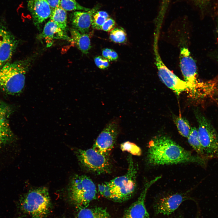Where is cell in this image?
Instances as JSON below:
<instances>
[{"instance_id": "obj_22", "label": "cell", "mask_w": 218, "mask_h": 218, "mask_svg": "<svg viewBox=\"0 0 218 218\" xmlns=\"http://www.w3.org/2000/svg\"><path fill=\"white\" fill-rule=\"evenodd\" d=\"M174 121L180 134L183 137L187 138L191 129L188 121L181 117H175Z\"/></svg>"}, {"instance_id": "obj_25", "label": "cell", "mask_w": 218, "mask_h": 218, "mask_svg": "<svg viewBox=\"0 0 218 218\" xmlns=\"http://www.w3.org/2000/svg\"><path fill=\"white\" fill-rule=\"evenodd\" d=\"M109 38L111 41L115 43H124L127 40V34L122 28H114L110 31Z\"/></svg>"}, {"instance_id": "obj_18", "label": "cell", "mask_w": 218, "mask_h": 218, "mask_svg": "<svg viewBox=\"0 0 218 218\" xmlns=\"http://www.w3.org/2000/svg\"><path fill=\"white\" fill-rule=\"evenodd\" d=\"M70 31L74 44L82 53L87 54L91 47L89 35L86 34H82L73 28H71Z\"/></svg>"}, {"instance_id": "obj_23", "label": "cell", "mask_w": 218, "mask_h": 218, "mask_svg": "<svg viewBox=\"0 0 218 218\" xmlns=\"http://www.w3.org/2000/svg\"><path fill=\"white\" fill-rule=\"evenodd\" d=\"M109 17V15L106 12L98 11L93 16L91 25L94 29L101 30L103 24Z\"/></svg>"}, {"instance_id": "obj_3", "label": "cell", "mask_w": 218, "mask_h": 218, "mask_svg": "<svg viewBox=\"0 0 218 218\" xmlns=\"http://www.w3.org/2000/svg\"><path fill=\"white\" fill-rule=\"evenodd\" d=\"M128 168L126 173L107 182L111 193V200L121 202L130 199L137 188L136 177L138 167L131 155L127 158Z\"/></svg>"}, {"instance_id": "obj_21", "label": "cell", "mask_w": 218, "mask_h": 218, "mask_svg": "<svg viewBox=\"0 0 218 218\" xmlns=\"http://www.w3.org/2000/svg\"><path fill=\"white\" fill-rule=\"evenodd\" d=\"M187 139L189 144L197 154L200 156L205 157L204 156L203 149L199 140L197 129L195 127L191 128Z\"/></svg>"}, {"instance_id": "obj_8", "label": "cell", "mask_w": 218, "mask_h": 218, "mask_svg": "<svg viewBox=\"0 0 218 218\" xmlns=\"http://www.w3.org/2000/svg\"><path fill=\"white\" fill-rule=\"evenodd\" d=\"M76 153L81 164L88 171L99 175L111 172V165L108 156L101 154L92 148L79 149Z\"/></svg>"}, {"instance_id": "obj_17", "label": "cell", "mask_w": 218, "mask_h": 218, "mask_svg": "<svg viewBox=\"0 0 218 218\" xmlns=\"http://www.w3.org/2000/svg\"><path fill=\"white\" fill-rule=\"evenodd\" d=\"M18 44L17 39L7 30L0 45V68L9 63Z\"/></svg>"}, {"instance_id": "obj_29", "label": "cell", "mask_w": 218, "mask_h": 218, "mask_svg": "<svg viewBox=\"0 0 218 218\" xmlns=\"http://www.w3.org/2000/svg\"><path fill=\"white\" fill-rule=\"evenodd\" d=\"M115 25V21L112 18L109 17L103 24L101 30L106 31H110L114 28Z\"/></svg>"}, {"instance_id": "obj_27", "label": "cell", "mask_w": 218, "mask_h": 218, "mask_svg": "<svg viewBox=\"0 0 218 218\" xmlns=\"http://www.w3.org/2000/svg\"><path fill=\"white\" fill-rule=\"evenodd\" d=\"M102 55L108 61H115L118 58V55L117 52L111 49L106 48L103 49Z\"/></svg>"}, {"instance_id": "obj_7", "label": "cell", "mask_w": 218, "mask_h": 218, "mask_svg": "<svg viewBox=\"0 0 218 218\" xmlns=\"http://www.w3.org/2000/svg\"><path fill=\"white\" fill-rule=\"evenodd\" d=\"M198 136L204 157L218 159V135L208 120L199 111L195 114Z\"/></svg>"}, {"instance_id": "obj_12", "label": "cell", "mask_w": 218, "mask_h": 218, "mask_svg": "<svg viewBox=\"0 0 218 218\" xmlns=\"http://www.w3.org/2000/svg\"><path fill=\"white\" fill-rule=\"evenodd\" d=\"M187 199L181 193H175L160 199L154 206L155 214L169 215L174 212L181 203Z\"/></svg>"}, {"instance_id": "obj_6", "label": "cell", "mask_w": 218, "mask_h": 218, "mask_svg": "<svg viewBox=\"0 0 218 218\" xmlns=\"http://www.w3.org/2000/svg\"><path fill=\"white\" fill-rule=\"evenodd\" d=\"M68 191L71 201L80 208L87 207L95 198L97 192L96 185L90 177L78 175L71 179Z\"/></svg>"}, {"instance_id": "obj_2", "label": "cell", "mask_w": 218, "mask_h": 218, "mask_svg": "<svg viewBox=\"0 0 218 218\" xmlns=\"http://www.w3.org/2000/svg\"><path fill=\"white\" fill-rule=\"evenodd\" d=\"M35 55L13 63L0 68V89L10 94L20 93L25 86L26 75L35 60Z\"/></svg>"}, {"instance_id": "obj_19", "label": "cell", "mask_w": 218, "mask_h": 218, "mask_svg": "<svg viewBox=\"0 0 218 218\" xmlns=\"http://www.w3.org/2000/svg\"><path fill=\"white\" fill-rule=\"evenodd\" d=\"M77 218H110L106 209L96 206L89 208L77 207Z\"/></svg>"}, {"instance_id": "obj_4", "label": "cell", "mask_w": 218, "mask_h": 218, "mask_svg": "<svg viewBox=\"0 0 218 218\" xmlns=\"http://www.w3.org/2000/svg\"><path fill=\"white\" fill-rule=\"evenodd\" d=\"M180 66L184 81L192 88L190 97L194 98L205 97L208 93L209 86L208 81H200L197 79L196 62L188 49L181 48L180 55Z\"/></svg>"}, {"instance_id": "obj_33", "label": "cell", "mask_w": 218, "mask_h": 218, "mask_svg": "<svg viewBox=\"0 0 218 218\" xmlns=\"http://www.w3.org/2000/svg\"></svg>"}, {"instance_id": "obj_5", "label": "cell", "mask_w": 218, "mask_h": 218, "mask_svg": "<svg viewBox=\"0 0 218 218\" xmlns=\"http://www.w3.org/2000/svg\"><path fill=\"white\" fill-rule=\"evenodd\" d=\"M51 206L48 189L40 187L29 191L21 201L20 207L31 218H46Z\"/></svg>"}, {"instance_id": "obj_14", "label": "cell", "mask_w": 218, "mask_h": 218, "mask_svg": "<svg viewBox=\"0 0 218 218\" xmlns=\"http://www.w3.org/2000/svg\"><path fill=\"white\" fill-rule=\"evenodd\" d=\"M28 7L34 24L38 26L50 17L52 12L46 0H28Z\"/></svg>"}, {"instance_id": "obj_1", "label": "cell", "mask_w": 218, "mask_h": 218, "mask_svg": "<svg viewBox=\"0 0 218 218\" xmlns=\"http://www.w3.org/2000/svg\"><path fill=\"white\" fill-rule=\"evenodd\" d=\"M147 160L152 165L193 163L205 166L206 158L195 155L164 135L155 137L149 142Z\"/></svg>"}, {"instance_id": "obj_13", "label": "cell", "mask_w": 218, "mask_h": 218, "mask_svg": "<svg viewBox=\"0 0 218 218\" xmlns=\"http://www.w3.org/2000/svg\"><path fill=\"white\" fill-rule=\"evenodd\" d=\"M96 5L88 11H76L71 15V20L73 28L82 34H86L91 25L93 16L99 8Z\"/></svg>"}, {"instance_id": "obj_9", "label": "cell", "mask_w": 218, "mask_h": 218, "mask_svg": "<svg viewBox=\"0 0 218 218\" xmlns=\"http://www.w3.org/2000/svg\"><path fill=\"white\" fill-rule=\"evenodd\" d=\"M154 45L155 64L160 80L177 95L186 91L190 96L192 92L191 86L185 81L180 78L165 65L159 54L156 42Z\"/></svg>"}, {"instance_id": "obj_20", "label": "cell", "mask_w": 218, "mask_h": 218, "mask_svg": "<svg viewBox=\"0 0 218 218\" xmlns=\"http://www.w3.org/2000/svg\"><path fill=\"white\" fill-rule=\"evenodd\" d=\"M50 20L53 21L58 26L66 33L67 28V14L66 11L60 6L51 12Z\"/></svg>"}, {"instance_id": "obj_26", "label": "cell", "mask_w": 218, "mask_h": 218, "mask_svg": "<svg viewBox=\"0 0 218 218\" xmlns=\"http://www.w3.org/2000/svg\"><path fill=\"white\" fill-rule=\"evenodd\" d=\"M120 148L123 152L127 151L132 155L140 156L142 154L141 150L139 146L129 141L122 143Z\"/></svg>"}, {"instance_id": "obj_16", "label": "cell", "mask_w": 218, "mask_h": 218, "mask_svg": "<svg viewBox=\"0 0 218 218\" xmlns=\"http://www.w3.org/2000/svg\"><path fill=\"white\" fill-rule=\"evenodd\" d=\"M38 39H44L48 46L51 45V42L54 39L65 40L74 44L71 38L51 20L46 24L43 31L38 35Z\"/></svg>"}, {"instance_id": "obj_30", "label": "cell", "mask_w": 218, "mask_h": 218, "mask_svg": "<svg viewBox=\"0 0 218 218\" xmlns=\"http://www.w3.org/2000/svg\"><path fill=\"white\" fill-rule=\"evenodd\" d=\"M192 2L195 5L201 8L208 4L211 0H187Z\"/></svg>"}, {"instance_id": "obj_28", "label": "cell", "mask_w": 218, "mask_h": 218, "mask_svg": "<svg viewBox=\"0 0 218 218\" xmlns=\"http://www.w3.org/2000/svg\"><path fill=\"white\" fill-rule=\"evenodd\" d=\"M94 61L97 66L100 69H106L109 66V61L101 56H99L95 57Z\"/></svg>"}, {"instance_id": "obj_15", "label": "cell", "mask_w": 218, "mask_h": 218, "mask_svg": "<svg viewBox=\"0 0 218 218\" xmlns=\"http://www.w3.org/2000/svg\"><path fill=\"white\" fill-rule=\"evenodd\" d=\"M10 112L9 107L0 101V146L9 143L13 138L9 122Z\"/></svg>"}, {"instance_id": "obj_24", "label": "cell", "mask_w": 218, "mask_h": 218, "mask_svg": "<svg viewBox=\"0 0 218 218\" xmlns=\"http://www.w3.org/2000/svg\"><path fill=\"white\" fill-rule=\"evenodd\" d=\"M60 6L66 11H88L90 9L81 5L75 0H60Z\"/></svg>"}, {"instance_id": "obj_31", "label": "cell", "mask_w": 218, "mask_h": 218, "mask_svg": "<svg viewBox=\"0 0 218 218\" xmlns=\"http://www.w3.org/2000/svg\"><path fill=\"white\" fill-rule=\"evenodd\" d=\"M50 6L51 10L60 6V0H46Z\"/></svg>"}, {"instance_id": "obj_32", "label": "cell", "mask_w": 218, "mask_h": 218, "mask_svg": "<svg viewBox=\"0 0 218 218\" xmlns=\"http://www.w3.org/2000/svg\"><path fill=\"white\" fill-rule=\"evenodd\" d=\"M7 29L2 22L0 21V45L3 39Z\"/></svg>"}, {"instance_id": "obj_10", "label": "cell", "mask_w": 218, "mask_h": 218, "mask_svg": "<svg viewBox=\"0 0 218 218\" xmlns=\"http://www.w3.org/2000/svg\"><path fill=\"white\" fill-rule=\"evenodd\" d=\"M118 122H110L99 134L92 148L97 152L108 156L114 147L119 132Z\"/></svg>"}, {"instance_id": "obj_11", "label": "cell", "mask_w": 218, "mask_h": 218, "mask_svg": "<svg viewBox=\"0 0 218 218\" xmlns=\"http://www.w3.org/2000/svg\"><path fill=\"white\" fill-rule=\"evenodd\" d=\"M161 178V176H158L146 182L137 200L126 210L120 218H150L145 204V198L149 189Z\"/></svg>"}]
</instances>
